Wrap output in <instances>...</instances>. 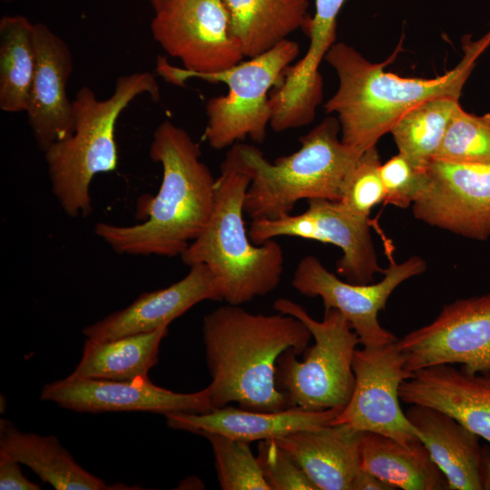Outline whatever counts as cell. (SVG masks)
Returning <instances> with one entry per match:
<instances>
[{
  "instance_id": "obj_10",
  "label": "cell",
  "mask_w": 490,
  "mask_h": 490,
  "mask_svg": "<svg viewBox=\"0 0 490 490\" xmlns=\"http://www.w3.org/2000/svg\"><path fill=\"white\" fill-rule=\"evenodd\" d=\"M396 344L410 373L443 364H460L471 373L490 371V293L445 305L432 322Z\"/></svg>"
},
{
  "instance_id": "obj_4",
  "label": "cell",
  "mask_w": 490,
  "mask_h": 490,
  "mask_svg": "<svg viewBox=\"0 0 490 490\" xmlns=\"http://www.w3.org/2000/svg\"><path fill=\"white\" fill-rule=\"evenodd\" d=\"M250 181V168L237 142L220 164L209 220L181 255L189 267L206 265L220 284L222 299L231 305L268 295L279 286L283 274L280 244L270 240L256 245L246 230L244 199Z\"/></svg>"
},
{
  "instance_id": "obj_38",
  "label": "cell",
  "mask_w": 490,
  "mask_h": 490,
  "mask_svg": "<svg viewBox=\"0 0 490 490\" xmlns=\"http://www.w3.org/2000/svg\"><path fill=\"white\" fill-rule=\"evenodd\" d=\"M3 1L9 2V1H13V0H3Z\"/></svg>"
},
{
  "instance_id": "obj_31",
  "label": "cell",
  "mask_w": 490,
  "mask_h": 490,
  "mask_svg": "<svg viewBox=\"0 0 490 490\" xmlns=\"http://www.w3.org/2000/svg\"><path fill=\"white\" fill-rule=\"evenodd\" d=\"M381 162L377 145L364 151L347 177L338 201L351 214L369 220L372 209L384 202Z\"/></svg>"
},
{
  "instance_id": "obj_15",
  "label": "cell",
  "mask_w": 490,
  "mask_h": 490,
  "mask_svg": "<svg viewBox=\"0 0 490 490\" xmlns=\"http://www.w3.org/2000/svg\"><path fill=\"white\" fill-rule=\"evenodd\" d=\"M41 400L79 413L142 411L157 414H201L213 409L210 389L174 392L153 384L148 377L116 381L67 377L44 386Z\"/></svg>"
},
{
  "instance_id": "obj_36",
  "label": "cell",
  "mask_w": 490,
  "mask_h": 490,
  "mask_svg": "<svg viewBox=\"0 0 490 490\" xmlns=\"http://www.w3.org/2000/svg\"><path fill=\"white\" fill-rule=\"evenodd\" d=\"M483 484L485 490H490V452L485 449L483 459Z\"/></svg>"
},
{
  "instance_id": "obj_22",
  "label": "cell",
  "mask_w": 490,
  "mask_h": 490,
  "mask_svg": "<svg viewBox=\"0 0 490 490\" xmlns=\"http://www.w3.org/2000/svg\"><path fill=\"white\" fill-rule=\"evenodd\" d=\"M0 457L25 465L56 490L130 489L109 485L85 470L56 436L22 432L6 419L0 420Z\"/></svg>"
},
{
  "instance_id": "obj_33",
  "label": "cell",
  "mask_w": 490,
  "mask_h": 490,
  "mask_svg": "<svg viewBox=\"0 0 490 490\" xmlns=\"http://www.w3.org/2000/svg\"><path fill=\"white\" fill-rule=\"evenodd\" d=\"M379 172L385 189L384 202L401 209L413 204L426 181V170L416 168L399 152L381 163Z\"/></svg>"
},
{
  "instance_id": "obj_12",
  "label": "cell",
  "mask_w": 490,
  "mask_h": 490,
  "mask_svg": "<svg viewBox=\"0 0 490 490\" xmlns=\"http://www.w3.org/2000/svg\"><path fill=\"white\" fill-rule=\"evenodd\" d=\"M153 39L193 73H215L245 57L222 0H172L151 22Z\"/></svg>"
},
{
  "instance_id": "obj_16",
  "label": "cell",
  "mask_w": 490,
  "mask_h": 490,
  "mask_svg": "<svg viewBox=\"0 0 490 490\" xmlns=\"http://www.w3.org/2000/svg\"><path fill=\"white\" fill-rule=\"evenodd\" d=\"M203 300H223L220 284L204 264L190 266L188 274L167 288L141 294L128 307L86 326L90 339L110 340L168 327Z\"/></svg>"
},
{
  "instance_id": "obj_21",
  "label": "cell",
  "mask_w": 490,
  "mask_h": 490,
  "mask_svg": "<svg viewBox=\"0 0 490 490\" xmlns=\"http://www.w3.org/2000/svg\"><path fill=\"white\" fill-rule=\"evenodd\" d=\"M406 416L419 434L450 490H483L484 451L479 436L451 416L433 407L410 405Z\"/></svg>"
},
{
  "instance_id": "obj_26",
  "label": "cell",
  "mask_w": 490,
  "mask_h": 490,
  "mask_svg": "<svg viewBox=\"0 0 490 490\" xmlns=\"http://www.w3.org/2000/svg\"><path fill=\"white\" fill-rule=\"evenodd\" d=\"M37 60L35 23L21 15L0 19V108L25 112Z\"/></svg>"
},
{
  "instance_id": "obj_23",
  "label": "cell",
  "mask_w": 490,
  "mask_h": 490,
  "mask_svg": "<svg viewBox=\"0 0 490 490\" xmlns=\"http://www.w3.org/2000/svg\"><path fill=\"white\" fill-rule=\"evenodd\" d=\"M360 466L394 489L445 490L448 483L421 441L406 446L388 436L363 432Z\"/></svg>"
},
{
  "instance_id": "obj_32",
  "label": "cell",
  "mask_w": 490,
  "mask_h": 490,
  "mask_svg": "<svg viewBox=\"0 0 490 490\" xmlns=\"http://www.w3.org/2000/svg\"><path fill=\"white\" fill-rule=\"evenodd\" d=\"M257 459L270 490H317L292 456L274 439L259 441Z\"/></svg>"
},
{
  "instance_id": "obj_30",
  "label": "cell",
  "mask_w": 490,
  "mask_h": 490,
  "mask_svg": "<svg viewBox=\"0 0 490 490\" xmlns=\"http://www.w3.org/2000/svg\"><path fill=\"white\" fill-rule=\"evenodd\" d=\"M199 435L211 446L222 490H270L249 442L215 433L202 432Z\"/></svg>"
},
{
  "instance_id": "obj_1",
  "label": "cell",
  "mask_w": 490,
  "mask_h": 490,
  "mask_svg": "<svg viewBox=\"0 0 490 490\" xmlns=\"http://www.w3.org/2000/svg\"><path fill=\"white\" fill-rule=\"evenodd\" d=\"M149 154L161 164L162 178L155 196L139 201L143 221L133 225L97 222L94 232L119 254L181 256L209 220L216 179L201 160L199 145L184 129L169 121L155 129Z\"/></svg>"
},
{
  "instance_id": "obj_35",
  "label": "cell",
  "mask_w": 490,
  "mask_h": 490,
  "mask_svg": "<svg viewBox=\"0 0 490 490\" xmlns=\"http://www.w3.org/2000/svg\"><path fill=\"white\" fill-rule=\"evenodd\" d=\"M352 490H394V488L361 468L354 481Z\"/></svg>"
},
{
  "instance_id": "obj_7",
  "label": "cell",
  "mask_w": 490,
  "mask_h": 490,
  "mask_svg": "<svg viewBox=\"0 0 490 490\" xmlns=\"http://www.w3.org/2000/svg\"><path fill=\"white\" fill-rule=\"evenodd\" d=\"M299 54V44L286 39L261 54L215 73L190 72L159 56L156 73L177 86H184L191 79L227 85L225 95L211 97L206 103L204 138L211 148L220 150L246 138L264 142L271 118L269 92L283 83Z\"/></svg>"
},
{
  "instance_id": "obj_34",
  "label": "cell",
  "mask_w": 490,
  "mask_h": 490,
  "mask_svg": "<svg viewBox=\"0 0 490 490\" xmlns=\"http://www.w3.org/2000/svg\"><path fill=\"white\" fill-rule=\"evenodd\" d=\"M17 461L0 457L1 490H41V486L30 481L22 472Z\"/></svg>"
},
{
  "instance_id": "obj_24",
  "label": "cell",
  "mask_w": 490,
  "mask_h": 490,
  "mask_svg": "<svg viewBox=\"0 0 490 490\" xmlns=\"http://www.w3.org/2000/svg\"><path fill=\"white\" fill-rule=\"evenodd\" d=\"M245 57L261 54L305 27L308 0H222Z\"/></svg>"
},
{
  "instance_id": "obj_37",
  "label": "cell",
  "mask_w": 490,
  "mask_h": 490,
  "mask_svg": "<svg viewBox=\"0 0 490 490\" xmlns=\"http://www.w3.org/2000/svg\"><path fill=\"white\" fill-rule=\"evenodd\" d=\"M172 0H149L151 5L154 9V12L170 3Z\"/></svg>"
},
{
  "instance_id": "obj_20",
  "label": "cell",
  "mask_w": 490,
  "mask_h": 490,
  "mask_svg": "<svg viewBox=\"0 0 490 490\" xmlns=\"http://www.w3.org/2000/svg\"><path fill=\"white\" fill-rule=\"evenodd\" d=\"M361 431L326 425L274 439L297 461L317 490H352L361 470Z\"/></svg>"
},
{
  "instance_id": "obj_17",
  "label": "cell",
  "mask_w": 490,
  "mask_h": 490,
  "mask_svg": "<svg viewBox=\"0 0 490 490\" xmlns=\"http://www.w3.org/2000/svg\"><path fill=\"white\" fill-rule=\"evenodd\" d=\"M37 60L27 106L28 123L40 150L74 129L73 101L66 93L74 61L70 47L48 25L35 23Z\"/></svg>"
},
{
  "instance_id": "obj_9",
  "label": "cell",
  "mask_w": 490,
  "mask_h": 490,
  "mask_svg": "<svg viewBox=\"0 0 490 490\" xmlns=\"http://www.w3.org/2000/svg\"><path fill=\"white\" fill-rule=\"evenodd\" d=\"M426 269L422 258L412 256L400 263L390 262L379 282L356 284L341 280L318 258L308 255L298 263L291 285L301 295L320 298L325 309L340 311L358 335L359 343L365 348H377L397 340L380 325L378 313L397 286L422 274Z\"/></svg>"
},
{
  "instance_id": "obj_29",
  "label": "cell",
  "mask_w": 490,
  "mask_h": 490,
  "mask_svg": "<svg viewBox=\"0 0 490 490\" xmlns=\"http://www.w3.org/2000/svg\"><path fill=\"white\" fill-rule=\"evenodd\" d=\"M433 160L490 163V113L475 115L458 106Z\"/></svg>"
},
{
  "instance_id": "obj_28",
  "label": "cell",
  "mask_w": 490,
  "mask_h": 490,
  "mask_svg": "<svg viewBox=\"0 0 490 490\" xmlns=\"http://www.w3.org/2000/svg\"><path fill=\"white\" fill-rule=\"evenodd\" d=\"M347 0H315V13L304 29L309 37V45L301 60L290 66L287 83L299 92H309L322 83L318 66L326 54L335 44L337 18Z\"/></svg>"
},
{
  "instance_id": "obj_27",
  "label": "cell",
  "mask_w": 490,
  "mask_h": 490,
  "mask_svg": "<svg viewBox=\"0 0 490 490\" xmlns=\"http://www.w3.org/2000/svg\"><path fill=\"white\" fill-rule=\"evenodd\" d=\"M458 106L460 104L456 98L436 97L407 111L389 132L398 152L416 168L426 170Z\"/></svg>"
},
{
  "instance_id": "obj_19",
  "label": "cell",
  "mask_w": 490,
  "mask_h": 490,
  "mask_svg": "<svg viewBox=\"0 0 490 490\" xmlns=\"http://www.w3.org/2000/svg\"><path fill=\"white\" fill-rule=\"evenodd\" d=\"M341 410L309 411L292 407L263 412L225 406L201 414L172 413L165 415V417L167 425L174 429L197 435L202 432L215 433L251 443L321 427L328 425Z\"/></svg>"
},
{
  "instance_id": "obj_25",
  "label": "cell",
  "mask_w": 490,
  "mask_h": 490,
  "mask_svg": "<svg viewBox=\"0 0 490 490\" xmlns=\"http://www.w3.org/2000/svg\"><path fill=\"white\" fill-rule=\"evenodd\" d=\"M168 327L110 340L87 338L83 355L71 377L132 380L148 377L158 363L161 341Z\"/></svg>"
},
{
  "instance_id": "obj_8",
  "label": "cell",
  "mask_w": 490,
  "mask_h": 490,
  "mask_svg": "<svg viewBox=\"0 0 490 490\" xmlns=\"http://www.w3.org/2000/svg\"><path fill=\"white\" fill-rule=\"evenodd\" d=\"M276 311L299 318L308 328L314 344L308 347L303 360L294 349L283 352L276 365L275 381L290 407L309 411L343 409L355 384L353 358L359 338L344 315L336 309H324L321 321L291 299L279 298Z\"/></svg>"
},
{
  "instance_id": "obj_3",
  "label": "cell",
  "mask_w": 490,
  "mask_h": 490,
  "mask_svg": "<svg viewBox=\"0 0 490 490\" xmlns=\"http://www.w3.org/2000/svg\"><path fill=\"white\" fill-rule=\"evenodd\" d=\"M490 45V31L477 41H466L458 64L431 78H406L384 68L401 49V42L384 62L367 60L354 47L334 44L324 60L335 70L338 86L326 102V113H336L342 142L360 152L377 145L407 111L436 97L459 99L479 55Z\"/></svg>"
},
{
  "instance_id": "obj_13",
  "label": "cell",
  "mask_w": 490,
  "mask_h": 490,
  "mask_svg": "<svg viewBox=\"0 0 490 490\" xmlns=\"http://www.w3.org/2000/svg\"><path fill=\"white\" fill-rule=\"evenodd\" d=\"M369 223V220L351 214L338 201L312 199L300 214L251 220L248 234L256 245L283 236L335 245L343 253L337 262V272L348 282L368 284L376 272H384L378 264Z\"/></svg>"
},
{
  "instance_id": "obj_14",
  "label": "cell",
  "mask_w": 490,
  "mask_h": 490,
  "mask_svg": "<svg viewBox=\"0 0 490 490\" xmlns=\"http://www.w3.org/2000/svg\"><path fill=\"white\" fill-rule=\"evenodd\" d=\"M413 202L414 216L428 225L478 240L490 237V163L433 160Z\"/></svg>"
},
{
  "instance_id": "obj_11",
  "label": "cell",
  "mask_w": 490,
  "mask_h": 490,
  "mask_svg": "<svg viewBox=\"0 0 490 490\" xmlns=\"http://www.w3.org/2000/svg\"><path fill=\"white\" fill-rule=\"evenodd\" d=\"M354 389L347 406L329 423L393 438L406 446L420 440L401 408L399 387L412 373L396 342L357 348L353 358Z\"/></svg>"
},
{
  "instance_id": "obj_6",
  "label": "cell",
  "mask_w": 490,
  "mask_h": 490,
  "mask_svg": "<svg viewBox=\"0 0 490 490\" xmlns=\"http://www.w3.org/2000/svg\"><path fill=\"white\" fill-rule=\"evenodd\" d=\"M337 117H327L300 137L295 152L267 160L256 146L240 142L251 181L244 212L251 220L289 215L300 200L339 201L345 181L361 153L339 138Z\"/></svg>"
},
{
  "instance_id": "obj_2",
  "label": "cell",
  "mask_w": 490,
  "mask_h": 490,
  "mask_svg": "<svg viewBox=\"0 0 490 490\" xmlns=\"http://www.w3.org/2000/svg\"><path fill=\"white\" fill-rule=\"evenodd\" d=\"M201 330L213 408L233 402L253 411L292 407L276 386V365L283 352L300 355L308 348L312 335L303 322L227 304L204 316Z\"/></svg>"
},
{
  "instance_id": "obj_5",
  "label": "cell",
  "mask_w": 490,
  "mask_h": 490,
  "mask_svg": "<svg viewBox=\"0 0 490 490\" xmlns=\"http://www.w3.org/2000/svg\"><path fill=\"white\" fill-rule=\"evenodd\" d=\"M142 94L153 101L160 98L159 84L149 72L119 76L113 93L106 99H98L93 89L83 86L72 100L73 132L44 152L52 191L69 217H86L92 212L93 179L118 166L117 120Z\"/></svg>"
},
{
  "instance_id": "obj_18",
  "label": "cell",
  "mask_w": 490,
  "mask_h": 490,
  "mask_svg": "<svg viewBox=\"0 0 490 490\" xmlns=\"http://www.w3.org/2000/svg\"><path fill=\"white\" fill-rule=\"evenodd\" d=\"M400 400L438 409L490 443V371L449 364L418 369L399 387Z\"/></svg>"
}]
</instances>
